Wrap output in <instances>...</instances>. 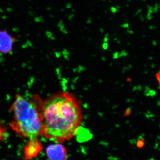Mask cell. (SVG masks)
<instances>
[{"mask_svg":"<svg viewBox=\"0 0 160 160\" xmlns=\"http://www.w3.org/2000/svg\"><path fill=\"white\" fill-rule=\"evenodd\" d=\"M46 153L49 160H66L68 158L66 148L60 143L48 146Z\"/></svg>","mask_w":160,"mask_h":160,"instance_id":"obj_3","label":"cell"},{"mask_svg":"<svg viewBox=\"0 0 160 160\" xmlns=\"http://www.w3.org/2000/svg\"><path fill=\"white\" fill-rule=\"evenodd\" d=\"M43 101L37 95L29 99L21 95L16 96L10 109L13 118L10 125L19 136L29 140L42 136L41 110Z\"/></svg>","mask_w":160,"mask_h":160,"instance_id":"obj_2","label":"cell"},{"mask_svg":"<svg viewBox=\"0 0 160 160\" xmlns=\"http://www.w3.org/2000/svg\"><path fill=\"white\" fill-rule=\"evenodd\" d=\"M42 149V145L38 138L29 139L25 145L24 157L26 159H31L35 157Z\"/></svg>","mask_w":160,"mask_h":160,"instance_id":"obj_5","label":"cell"},{"mask_svg":"<svg viewBox=\"0 0 160 160\" xmlns=\"http://www.w3.org/2000/svg\"><path fill=\"white\" fill-rule=\"evenodd\" d=\"M42 136L62 143L74 137L83 119L81 103L72 93L60 92L43 100Z\"/></svg>","mask_w":160,"mask_h":160,"instance_id":"obj_1","label":"cell"},{"mask_svg":"<svg viewBox=\"0 0 160 160\" xmlns=\"http://www.w3.org/2000/svg\"><path fill=\"white\" fill-rule=\"evenodd\" d=\"M15 38L6 29H0V52L8 53L12 50Z\"/></svg>","mask_w":160,"mask_h":160,"instance_id":"obj_4","label":"cell"}]
</instances>
